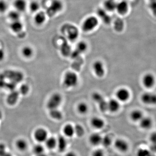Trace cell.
<instances>
[{
    "label": "cell",
    "instance_id": "obj_21",
    "mask_svg": "<svg viewBox=\"0 0 156 156\" xmlns=\"http://www.w3.org/2000/svg\"><path fill=\"white\" fill-rule=\"evenodd\" d=\"M102 138L100 134L98 133H93L89 136V142L92 145L96 146L101 144Z\"/></svg>",
    "mask_w": 156,
    "mask_h": 156
},
{
    "label": "cell",
    "instance_id": "obj_28",
    "mask_svg": "<svg viewBox=\"0 0 156 156\" xmlns=\"http://www.w3.org/2000/svg\"><path fill=\"white\" fill-rule=\"evenodd\" d=\"M63 131L65 136L72 137L75 134L74 127L70 124H67L63 128Z\"/></svg>",
    "mask_w": 156,
    "mask_h": 156
},
{
    "label": "cell",
    "instance_id": "obj_2",
    "mask_svg": "<svg viewBox=\"0 0 156 156\" xmlns=\"http://www.w3.org/2000/svg\"><path fill=\"white\" fill-rule=\"evenodd\" d=\"M62 32L66 34L68 39L70 41H75L79 35V31L75 26L70 23H66L62 27Z\"/></svg>",
    "mask_w": 156,
    "mask_h": 156
},
{
    "label": "cell",
    "instance_id": "obj_48",
    "mask_svg": "<svg viewBox=\"0 0 156 156\" xmlns=\"http://www.w3.org/2000/svg\"><path fill=\"white\" fill-rule=\"evenodd\" d=\"M149 149L154 154L156 153V144L152 143V144L151 145Z\"/></svg>",
    "mask_w": 156,
    "mask_h": 156
},
{
    "label": "cell",
    "instance_id": "obj_49",
    "mask_svg": "<svg viewBox=\"0 0 156 156\" xmlns=\"http://www.w3.org/2000/svg\"><path fill=\"white\" fill-rule=\"evenodd\" d=\"M65 156H77V155L73 152H69L66 154Z\"/></svg>",
    "mask_w": 156,
    "mask_h": 156
},
{
    "label": "cell",
    "instance_id": "obj_52",
    "mask_svg": "<svg viewBox=\"0 0 156 156\" xmlns=\"http://www.w3.org/2000/svg\"><path fill=\"white\" fill-rule=\"evenodd\" d=\"M2 113H1V112H0V118H2Z\"/></svg>",
    "mask_w": 156,
    "mask_h": 156
},
{
    "label": "cell",
    "instance_id": "obj_9",
    "mask_svg": "<svg viewBox=\"0 0 156 156\" xmlns=\"http://www.w3.org/2000/svg\"><path fill=\"white\" fill-rule=\"evenodd\" d=\"M129 4L126 0H122L117 2L115 10L120 15H126L129 11Z\"/></svg>",
    "mask_w": 156,
    "mask_h": 156
},
{
    "label": "cell",
    "instance_id": "obj_53",
    "mask_svg": "<svg viewBox=\"0 0 156 156\" xmlns=\"http://www.w3.org/2000/svg\"><path fill=\"white\" fill-rule=\"evenodd\" d=\"M149 2H150V1H156V0H148Z\"/></svg>",
    "mask_w": 156,
    "mask_h": 156
},
{
    "label": "cell",
    "instance_id": "obj_37",
    "mask_svg": "<svg viewBox=\"0 0 156 156\" xmlns=\"http://www.w3.org/2000/svg\"><path fill=\"white\" fill-rule=\"evenodd\" d=\"M75 134H76L78 136H82L85 133L84 128L80 125H76L74 126Z\"/></svg>",
    "mask_w": 156,
    "mask_h": 156
},
{
    "label": "cell",
    "instance_id": "obj_14",
    "mask_svg": "<svg viewBox=\"0 0 156 156\" xmlns=\"http://www.w3.org/2000/svg\"><path fill=\"white\" fill-rule=\"evenodd\" d=\"M47 17L48 16L45 11H39L35 14L34 22L37 25H42L46 22Z\"/></svg>",
    "mask_w": 156,
    "mask_h": 156
},
{
    "label": "cell",
    "instance_id": "obj_20",
    "mask_svg": "<svg viewBox=\"0 0 156 156\" xmlns=\"http://www.w3.org/2000/svg\"><path fill=\"white\" fill-rule=\"evenodd\" d=\"M21 53L22 56L26 58H30L33 56L34 50L33 48L30 46H24L22 48Z\"/></svg>",
    "mask_w": 156,
    "mask_h": 156
},
{
    "label": "cell",
    "instance_id": "obj_35",
    "mask_svg": "<svg viewBox=\"0 0 156 156\" xmlns=\"http://www.w3.org/2000/svg\"><path fill=\"white\" fill-rule=\"evenodd\" d=\"M62 53L64 55H68L71 53L70 47L66 42L62 43L61 47Z\"/></svg>",
    "mask_w": 156,
    "mask_h": 156
},
{
    "label": "cell",
    "instance_id": "obj_38",
    "mask_svg": "<svg viewBox=\"0 0 156 156\" xmlns=\"http://www.w3.org/2000/svg\"><path fill=\"white\" fill-rule=\"evenodd\" d=\"M77 109L78 112L81 114H85L88 111V107L87 104L81 102L78 105Z\"/></svg>",
    "mask_w": 156,
    "mask_h": 156
},
{
    "label": "cell",
    "instance_id": "obj_3",
    "mask_svg": "<svg viewBox=\"0 0 156 156\" xmlns=\"http://www.w3.org/2000/svg\"><path fill=\"white\" fill-rule=\"evenodd\" d=\"M143 86L148 90H151L156 86V76L153 73H146L141 79Z\"/></svg>",
    "mask_w": 156,
    "mask_h": 156
},
{
    "label": "cell",
    "instance_id": "obj_36",
    "mask_svg": "<svg viewBox=\"0 0 156 156\" xmlns=\"http://www.w3.org/2000/svg\"><path fill=\"white\" fill-rule=\"evenodd\" d=\"M30 87L27 84H23L20 87L18 92L20 94L23 95H26L29 92Z\"/></svg>",
    "mask_w": 156,
    "mask_h": 156
},
{
    "label": "cell",
    "instance_id": "obj_33",
    "mask_svg": "<svg viewBox=\"0 0 156 156\" xmlns=\"http://www.w3.org/2000/svg\"><path fill=\"white\" fill-rule=\"evenodd\" d=\"M136 156H154V154L149 149L141 148L137 150Z\"/></svg>",
    "mask_w": 156,
    "mask_h": 156
},
{
    "label": "cell",
    "instance_id": "obj_43",
    "mask_svg": "<svg viewBox=\"0 0 156 156\" xmlns=\"http://www.w3.org/2000/svg\"><path fill=\"white\" fill-rule=\"evenodd\" d=\"M92 98L93 100L98 103H99L101 101L104 99L103 96L101 94L97 92H94L92 95Z\"/></svg>",
    "mask_w": 156,
    "mask_h": 156
},
{
    "label": "cell",
    "instance_id": "obj_5",
    "mask_svg": "<svg viewBox=\"0 0 156 156\" xmlns=\"http://www.w3.org/2000/svg\"><path fill=\"white\" fill-rule=\"evenodd\" d=\"M99 21L97 17L89 16L84 20L82 25V29L86 32H89L95 29L98 25Z\"/></svg>",
    "mask_w": 156,
    "mask_h": 156
},
{
    "label": "cell",
    "instance_id": "obj_31",
    "mask_svg": "<svg viewBox=\"0 0 156 156\" xmlns=\"http://www.w3.org/2000/svg\"><path fill=\"white\" fill-rule=\"evenodd\" d=\"M125 23L122 20L118 18L115 20L114 23V28L117 32H121L124 29Z\"/></svg>",
    "mask_w": 156,
    "mask_h": 156
},
{
    "label": "cell",
    "instance_id": "obj_26",
    "mask_svg": "<svg viewBox=\"0 0 156 156\" xmlns=\"http://www.w3.org/2000/svg\"><path fill=\"white\" fill-rule=\"evenodd\" d=\"M15 145L18 150L21 151H24L28 148V143L25 139H19L17 140L15 143Z\"/></svg>",
    "mask_w": 156,
    "mask_h": 156
},
{
    "label": "cell",
    "instance_id": "obj_46",
    "mask_svg": "<svg viewBox=\"0 0 156 156\" xmlns=\"http://www.w3.org/2000/svg\"><path fill=\"white\" fill-rule=\"evenodd\" d=\"M6 147L4 144L0 143V156H2L6 152Z\"/></svg>",
    "mask_w": 156,
    "mask_h": 156
},
{
    "label": "cell",
    "instance_id": "obj_40",
    "mask_svg": "<svg viewBox=\"0 0 156 156\" xmlns=\"http://www.w3.org/2000/svg\"><path fill=\"white\" fill-rule=\"evenodd\" d=\"M9 9V5L5 0H0V13H5Z\"/></svg>",
    "mask_w": 156,
    "mask_h": 156
},
{
    "label": "cell",
    "instance_id": "obj_16",
    "mask_svg": "<svg viewBox=\"0 0 156 156\" xmlns=\"http://www.w3.org/2000/svg\"><path fill=\"white\" fill-rule=\"evenodd\" d=\"M20 93L18 91L15 90L11 91L8 95L6 99V101L8 105L13 106L17 104L19 98Z\"/></svg>",
    "mask_w": 156,
    "mask_h": 156
},
{
    "label": "cell",
    "instance_id": "obj_45",
    "mask_svg": "<svg viewBox=\"0 0 156 156\" xmlns=\"http://www.w3.org/2000/svg\"><path fill=\"white\" fill-rule=\"evenodd\" d=\"M92 156H104V153L102 150L98 149L92 153Z\"/></svg>",
    "mask_w": 156,
    "mask_h": 156
},
{
    "label": "cell",
    "instance_id": "obj_50",
    "mask_svg": "<svg viewBox=\"0 0 156 156\" xmlns=\"http://www.w3.org/2000/svg\"><path fill=\"white\" fill-rule=\"evenodd\" d=\"M2 156H12V155H11V154L9 153V152H6Z\"/></svg>",
    "mask_w": 156,
    "mask_h": 156
},
{
    "label": "cell",
    "instance_id": "obj_4",
    "mask_svg": "<svg viewBox=\"0 0 156 156\" xmlns=\"http://www.w3.org/2000/svg\"><path fill=\"white\" fill-rule=\"evenodd\" d=\"M140 100L144 104L149 106H156V92L148 90L143 92L140 97Z\"/></svg>",
    "mask_w": 156,
    "mask_h": 156
},
{
    "label": "cell",
    "instance_id": "obj_39",
    "mask_svg": "<svg viewBox=\"0 0 156 156\" xmlns=\"http://www.w3.org/2000/svg\"><path fill=\"white\" fill-rule=\"evenodd\" d=\"M33 150L34 153L37 156L44 153V147L41 144H38L34 147Z\"/></svg>",
    "mask_w": 156,
    "mask_h": 156
},
{
    "label": "cell",
    "instance_id": "obj_11",
    "mask_svg": "<svg viewBox=\"0 0 156 156\" xmlns=\"http://www.w3.org/2000/svg\"><path fill=\"white\" fill-rule=\"evenodd\" d=\"M116 95L118 100L122 102H125L129 100L131 96V94L128 89L122 88L118 90Z\"/></svg>",
    "mask_w": 156,
    "mask_h": 156
},
{
    "label": "cell",
    "instance_id": "obj_1",
    "mask_svg": "<svg viewBox=\"0 0 156 156\" xmlns=\"http://www.w3.org/2000/svg\"><path fill=\"white\" fill-rule=\"evenodd\" d=\"M63 4L60 0H52L46 9V12L47 16L52 17L62 11Z\"/></svg>",
    "mask_w": 156,
    "mask_h": 156
},
{
    "label": "cell",
    "instance_id": "obj_13",
    "mask_svg": "<svg viewBox=\"0 0 156 156\" xmlns=\"http://www.w3.org/2000/svg\"><path fill=\"white\" fill-rule=\"evenodd\" d=\"M9 28L12 32L18 34L20 33L23 31L24 25L20 20L11 21L9 25Z\"/></svg>",
    "mask_w": 156,
    "mask_h": 156
},
{
    "label": "cell",
    "instance_id": "obj_17",
    "mask_svg": "<svg viewBox=\"0 0 156 156\" xmlns=\"http://www.w3.org/2000/svg\"><path fill=\"white\" fill-rule=\"evenodd\" d=\"M115 146L117 150L122 152H126L129 148L128 142L122 139H117L115 141Z\"/></svg>",
    "mask_w": 156,
    "mask_h": 156
},
{
    "label": "cell",
    "instance_id": "obj_25",
    "mask_svg": "<svg viewBox=\"0 0 156 156\" xmlns=\"http://www.w3.org/2000/svg\"><path fill=\"white\" fill-rule=\"evenodd\" d=\"M108 110L112 112H115L119 110L120 108V104L119 101L116 99H111L108 102Z\"/></svg>",
    "mask_w": 156,
    "mask_h": 156
},
{
    "label": "cell",
    "instance_id": "obj_30",
    "mask_svg": "<svg viewBox=\"0 0 156 156\" xmlns=\"http://www.w3.org/2000/svg\"><path fill=\"white\" fill-rule=\"evenodd\" d=\"M21 13L16 11V10H12L9 11L8 16L11 21H16V20H20L21 17Z\"/></svg>",
    "mask_w": 156,
    "mask_h": 156
},
{
    "label": "cell",
    "instance_id": "obj_32",
    "mask_svg": "<svg viewBox=\"0 0 156 156\" xmlns=\"http://www.w3.org/2000/svg\"><path fill=\"white\" fill-rule=\"evenodd\" d=\"M50 115L52 119L56 120H60L62 118V114L58 108L50 110Z\"/></svg>",
    "mask_w": 156,
    "mask_h": 156
},
{
    "label": "cell",
    "instance_id": "obj_42",
    "mask_svg": "<svg viewBox=\"0 0 156 156\" xmlns=\"http://www.w3.org/2000/svg\"><path fill=\"white\" fill-rule=\"evenodd\" d=\"M112 143V140L109 136H105L102 137L101 144L105 147H108L111 145Z\"/></svg>",
    "mask_w": 156,
    "mask_h": 156
},
{
    "label": "cell",
    "instance_id": "obj_44",
    "mask_svg": "<svg viewBox=\"0 0 156 156\" xmlns=\"http://www.w3.org/2000/svg\"><path fill=\"white\" fill-rule=\"evenodd\" d=\"M99 105V107L100 110L102 112H105L108 110V102L106 101L104 99L102 101H101L98 103Z\"/></svg>",
    "mask_w": 156,
    "mask_h": 156
},
{
    "label": "cell",
    "instance_id": "obj_6",
    "mask_svg": "<svg viewBox=\"0 0 156 156\" xmlns=\"http://www.w3.org/2000/svg\"><path fill=\"white\" fill-rule=\"evenodd\" d=\"M78 76L72 72H68L65 74L63 83L67 88H73L76 87L78 83Z\"/></svg>",
    "mask_w": 156,
    "mask_h": 156
},
{
    "label": "cell",
    "instance_id": "obj_15",
    "mask_svg": "<svg viewBox=\"0 0 156 156\" xmlns=\"http://www.w3.org/2000/svg\"><path fill=\"white\" fill-rule=\"evenodd\" d=\"M13 5L15 9L14 10L21 14L25 12L28 8V4L26 0H14Z\"/></svg>",
    "mask_w": 156,
    "mask_h": 156
},
{
    "label": "cell",
    "instance_id": "obj_23",
    "mask_svg": "<svg viewBox=\"0 0 156 156\" xmlns=\"http://www.w3.org/2000/svg\"><path fill=\"white\" fill-rule=\"evenodd\" d=\"M67 146V141L66 139L62 136H58L57 139V146L58 151L60 152L64 151Z\"/></svg>",
    "mask_w": 156,
    "mask_h": 156
},
{
    "label": "cell",
    "instance_id": "obj_41",
    "mask_svg": "<svg viewBox=\"0 0 156 156\" xmlns=\"http://www.w3.org/2000/svg\"><path fill=\"white\" fill-rule=\"evenodd\" d=\"M148 6L151 14L156 17V1H150L148 3Z\"/></svg>",
    "mask_w": 156,
    "mask_h": 156
},
{
    "label": "cell",
    "instance_id": "obj_34",
    "mask_svg": "<svg viewBox=\"0 0 156 156\" xmlns=\"http://www.w3.org/2000/svg\"><path fill=\"white\" fill-rule=\"evenodd\" d=\"M87 44L86 42L84 41H80L77 44L76 50L79 53L81 54L84 53L87 50Z\"/></svg>",
    "mask_w": 156,
    "mask_h": 156
},
{
    "label": "cell",
    "instance_id": "obj_12",
    "mask_svg": "<svg viewBox=\"0 0 156 156\" xmlns=\"http://www.w3.org/2000/svg\"><path fill=\"white\" fill-rule=\"evenodd\" d=\"M92 67L95 74L98 77H101L104 75L105 69L103 63L101 61L99 60L95 61L93 63Z\"/></svg>",
    "mask_w": 156,
    "mask_h": 156
},
{
    "label": "cell",
    "instance_id": "obj_19",
    "mask_svg": "<svg viewBox=\"0 0 156 156\" xmlns=\"http://www.w3.org/2000/svg\"><path fill=\"white\" fill-rule=\"evenodd\" d=\"M144 114L141 110H134L130 113V119L134 122H139L144 117Z\"/></svg>",
    "mask_w": 156,
    "mask_h": 156
},
{
    "label": "cell",
    "instance_id": "obj_10",
    "mask_svg": "<svg viewBox=\"0 0 156 156\" xmlns=\"http://www.w3.org/2000/svg\"><path fill=\"white\" fill-rule=\"evenodd\" d=\"M140 128L144 130H150L154 125V121L152 118L148 116H144L139 122Z\"/></svg>",
    "mask_w": 156,
    "mask_h": 156
},
{
    "label": "cell",
    "instance_id": "obj_18",
    "mask_svg": "<svg viewBox=\"0 0 156 156\" xmlns=\"http://www.w3.org/2000/svg\"><path fill=\"white\" fill-rule=\"evenodd\" d=\"M108 11L105 9H98L97 10V14L103 22L105 24H108L111 23L112 17L107 13Z\"/></svg>",
    "mask_w": 156,
    "mask_h": 156
},
{
    "label": "cell",
    "instance_id": "obj_27",
    "mask_svg": "<svg viewBox=\"0 0 156 156\" xmlns=\"http://www.w3.org/2000/svg\"><path fill=\"white\" fill-rule=\"evenodd\" d=\"M28 8L31 12L35 14L40 11L41 5L37 1H33L28 4Z\"/></svg>",
    "mask_w": 156,
    "mask_h": 156
},
{
    "label": "cell",
    "instance_id": "obj_29",
    "mask_svg": "<svg viewBox=\"0 0 156 156\" xmlns=\"http://www.w3.org/2000/svg\"><path fill=\"white\" fill-rule=\"evenodd\" d=\"M45 143L48 148L49 149H53L57 146V139L53 136L48 137Z\"/></svg>",
    "mask_w": 156,
    "mask_h": 156
},
{
    "label": "cell",
    "instance_id": "obj_8",
    "mask_svg": "<svg viewBox=\"0 0 156 156\" xmlns=\"http://www.w3.org/2000/svg\"><path fill=\"white\" fill-rule=\"evenodd\" d=\"M34 137L37 142H45L48 137V131L45 128H38L34 132Z\"/></svg>",
    "mask_w": 156,
    "mask_h": 156
},
{
    "label": "cell",
    "instance_id": "obj_51",
    "mask_svg": "<svg viewBox=\"0 0 156 156\" xmlns=\"http://www.w3.org/2000/svg\"><path fill=\"white\" fill-rule=\"evenodd\" d=\"M37 156H48L47 155L45 154H44L43 153L42 154H41L39 155H37Z\"/></svg>",
    "mask_w": 156,
    "mask_h": 156
},
{
    "label": "cell",
    "instance_id": "obj_24",
    "mask_svg": "<svg viewBox=\"0 0 156 156\" xmlns=\"http://www.w3.org/2000/svg\"><path fill=\"white\" fill-rule=\"evenodd\" d=\"M91 124L93 128L97 129H101L105 126L104 121L99 117H97L92 118Z\"/></svg>",
    "mask_w": 156,
    "mask_h": 156
},
{
    "label": "cell",
    "instance_id": "obj_7",
    "mask_svg": "<svg viewBox=\"0 0 156 156\" xmlns=\"http://www.w3.org/2000/svg\"><path fill=\"white\" fill-rule=\"evenodd\" d=\"M62 101V97L60 94L55 93L51 95L47 103V107L50 110L58 108Z\"/></svg>",
    "mask_w": 156,
    "mask_h": 156
},
{
    "label": "cell",
    "instance_id": "obj_47",
    "mask_svg": "<svg viewBox=\"0 0 156 156\" xmlns=\"http://www.w3.org/2000/svg\"><path fill=\"white\" fill-rule=\"evenodd\" d=\"M150 139L152 143L156 144V131L151 134Z\"/></svg>",
    "mask_w": 156,
    "mask_h": 156
},
{
    "label": "cell",
    "instance_id": "obj_22",
    "mask_svg": "<svg viewBox=\"0 0 156 156\" xmlns=\"http://www.w3.org/2000/svg\"><path fill=\"white\" fill-rule=\"evenodd\" d=\"M117 3L115 0H105L104 3V8L108 12H112L115 10Z\"/></svg>",
    "mask_w": 156,
    "mask_h": 156
}]
</instances>
